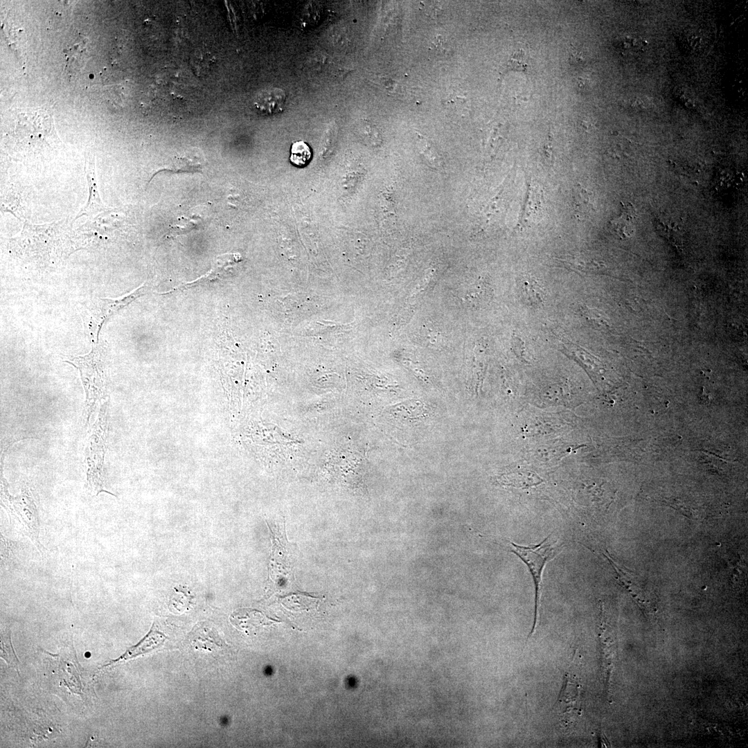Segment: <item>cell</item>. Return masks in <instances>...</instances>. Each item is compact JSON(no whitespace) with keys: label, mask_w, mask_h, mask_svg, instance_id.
I'll return each instance as SVG.
<instances>
[{"label":"cell","mask_w":748,"mask_h":748,"mask_svg":"<svg viewBox=\"0 0 748 748\" xmlns=\"http://www.w3.org/2000/svg\"><path fill=\"white\" fill-rule=\"evenodd\" d=\"M1 504L8 515L10 524L28 537L42 554L44 547L39 539V512L30 490L25 485L20 495L12 496L9 493L6 480L1 477Z\"/></svg>","instance_id":"cell-1"},{"label":"cell","mask_w":748,"mask_h":748,"mask_svg":"<svg viewBox=\"0 0 748 748\" xmlns=\"http://www.w3.org/2000/svg\"><path fill=\"white\" fill-rule=\"evenodd\" d=\"M107 404L106 401L100 407L98 419L89 431L90 434L85 449L87 475L85 487L96 495L103 492L114 495L105 489L103 472L107 436Z\"/></svg>","instance_id":"cell-2"},{"label":"cell","mask_w":748,"mask_h":748,"mask_svg":"<svg viewBox=\"0 0 748 748\" xmlns=\"http://www.w3.org/2000/svg\"><path fill=\"white\" fill-rule=\"evenodd\" d=\"M68 362L79 369L80 373L86 393L82 422L87 425L98 402L104 399L107 395L102 351L98 346L93 345L92 350L88 355L75 357Z\"/></svg>","instance_id":"cell-3"},{"label":"cell","mask_w":748,"mask_h":748,"mask_svg":"<svg viewBox=\"0 0 748 748\" xmlns=\"http://www.w3.org/2000/svg\"><path fill=\"white\" fill-rule=\"evenodd\" d=\"M557 542L551 540L549 535L537 544L522 546L511 542V551L516 554L527 566L532 576L535 585V613L531 631L528 638L534 634L539 617L540 605V590L543 570L546 563L554 558Z\"/></svg>","instance_id":"cell-4"},{"label":"cell","mask_w":748,"mask_h":748,"mask_svg":"<svg viewBox=\"0 0 748 748\" xmlns=\"http://www.w3.org/2000/svg\"><path fill=\"white\" fill-rule=\"evenodd\" d=\"M145 283L134 290L130 294L116 299H101L94 307L91 315V326H89L91 335H98L104 322L114 313L131 303L136 298L145 294Z\"/></svg>","instance_id":"cell-5"},{"label":"cell","mask_w":748,"mask_h":748,"mask_svg":"<svg viewBox=\"0 0 748 748\" xmlns=\"http://www.w3.org/2000/svg\"><path fill=\"white\" fill-rule=\"evenodd\" d=\"M286 95L278 87H267L260 90L254 96L253 105L260 115L271 116L281 112L285 107Z\"/></svg>","instance_id":"cell-6"},{"label":"cell","mask_w":748,"mask_h":748,"mask_svg":"<svg viewBox=\"0 0 748 748\" xmlns=\"http://www.w3.org/2000/svg\"><path fill=\"white\" fill-rule=\"evenodd\" d=\"M188 639L194 648L202 651L213 652L226 646L217 632L204 624L197 625L190 633Z\"/></svg>","instance_id":"cell-7"},{"label":"cell","mask_w":748,"mask_h":748,"mask_svg":"<svg viewBox=\"0 0 748 748\" xmlns=\"http://www.w3.org/2000/svg\"><path fill=\"white\" fill-rule=\"evenodd\" d=\"M655 226L660 234L678 251H683L684 223L682 218L663 215L656 218Z\"/></svg>","instance_id":"cell-8"},{"label":"cell","mask_w":748,"mask_h":748,"mask_svg":"<svg viewBox=\"0 0 748 748\" xmlns=\"http://www.w3.org/2000/svg\"><path fill=\"white\" fill-rule=\"evenodd\" d=\"M239 260V254L237 253H224L218 256L215 260L214 265L211 269L206 274L193 281L185 283L177 286L168 292H172L175 290L183 288L190 287L200 283L211 282L216 278H219L222 275H224L227 269L231 268L233 265L238 262Z\"/></svg>","instance_id":"cell-9"},{"label":"cell","mask_w":748,"mask_h":748,"mask_svg":"<svg viewBox=\"0 0 748 748\" xmlns=\"http://www.w3.org/2000/svg\"><path fill=\"white\" fill-rule=\"evenodd\" d=\"M522 301L531 308H540L544 303L546 293L543 286L534 277L522 276L518 280Z\"/></svg>","instance_id":"cell-10"},{"label":"cell","mask_w":748,"mask_h":748,"mask_svg":"<svg viewBox=\"0 0 748 748\" xmlns=\"http://www.w3.org/2000/svg\"><path fill=\"white\" fill-rule=\"evenodd\" d=\"M579 691L578 681L572 675L566 674L556 702L560 704L562 713H571L574 709L578 711Z\"/></svg>","instance_id":"cell-11"},{"label":"cell","mask_w":748,"mask_h":748,"mask_svg":"<svg viewBox=\"0 0 748 748\" xmlns=\"http://www.w3.org/2000/svg\"><path fill=\"white\" fill-rule=\"evenodd\" d=\"M636 213L630 203H621L620 215L611 221L616 233L622 238L630 237L635 231Z\"/></svg>","instance_id":"cell-12"},{"label":"cell","mask_w":748,"mask_h":748,"mask_svg":"<svg viewBox=\"0 0 748 748\" xmlns=\"http://www.w3.org/2000/svg\"><path fill=\"white\" fill-rule=\"evenodd\" d=\"M232 624L240 630H251L270 623V619L263 614L251 609H241L233 612L230 617Z\"/></svg>","instance_id":"cell-13"},{"label":"cell","mask_w":748,"mask_h":748,"mask_svg":"<svg viewBox=\"0 0 748 748\" xmlns=\"http://www.w3.org/2000/svg\"><path fill=\"white\" fill-rule=\"evenodd\" d=\"M163 639H165V637L162 635V634L156 632L154 628H153L152 627L151 631L149 632L148 636H146L144 639L139 644L137 645V646L132 648L131 649L127 650V652L120 659L115 660L114 661H118L122 659H127L129 658H132L135 655L148 652L149 650L155 648L157 646H158V645L161 644L163 642Z\"/></svg>","instance_id":"cell-14"},{"label":"cell","mask_w":748,"mask_h":748,"mask_svg":"<svg viewBox=\"0 0 748 748\" xmlns=\"http://www.w3.org/2000/svg\"><path fill=\"white\" fill-rule=\"evenodd\" d=\"M312 157L311 148L305 142L298 141L292 143L290 157L292 165L298 168H303L310 163Z\"/></svg>","instance_id":"cell-15"},{"label":"cell","mask_w":748,"mask_h":748,"mask_svg":"<svg viewBox=\"0 0 748 748\" xmlns=\"http://www.w3.org/2000/svg\"><path fill=\"white\" fill-rule=\"evenodd\" d=\"M197 154V153H193L192 151L185 156L176 158V162L174 163L175 167L168 170L175 172L200 170L202 168V162L198 161Z\"/></svg>","instance_id":"cell-16"},{"label":"cell","mask_w":748,"mask_h":748,"mask_svg":"<svg viewBox=\"0 0 748 748\" xmlns=\"http://www.w3.org/2000/svg\"><path fill=\"white\" fill-rule=\"evenodd\" d=\"M418 148L426 160L435 168H442V160L432 144L422 136H419Z\"/></svg>","instance_id":"cell-17"},{"label":"cell","mask_w":748,"mask_h":748,"mask_svg":"<svg viewBox=\"0 0 748 748\" xmlns=\"http://www.w3.org/2000/svg\"><path fill=\"white\" fill-rule=\"evenodd\" d=\"M1 657L19 673V660L11 643L10 632L1 633Z\"/></svg>","instance_id":"cell-18"},{"label":"cell","mask_w":748,"mask_h":748,"mask_svg":"<svg viewBox=\"0 0 748 748\" xmlns=\"http://www.w3.org/2000/svg\"><path fill=\"white\" fill-rule=\"evenodd\" d=\"M507 483L517 487H529L537 485L542 479L534 473L521 472L510 474L507 477Z\"/></svg>","instance_id":"cell-19"},{"label":"cell","mask_w":748,"mask_h":748,"mask_svg":"<svg viewBox=\"0 0 748 748\" xmlns=\"http://www.w3.org/2000/svg\"><path fill=\"white\" fill-rule=\"evenodd\" d=\"M337 138V125L331 123L324 132L322 143L320 148L319 154L321 157H327L332 151Z\"/></svg>","instance_id":"cell-20"},{"label":"cell","mask_w":748,"mask_h":748,"mask_svg":"<svg viewBox=\"0 0 748 748\" xmlns=\"http://www.w3.org/2000/svg\"><path fill=\"white\" fill-rule=\"evenodd\" d=\"M559 261L564 265L578 271L594 269L598 268L599 266L596 262L579 256H567L564 258H560Z\"/></svg>","instance_id":"cell-21"},{"label":"cell","mask_w":748,"mask_h":748,"mask_svg":"<svg viewBox=\"0 0 748 748\" xmlns=\"http://www.w3.org/2000/svg\"><path fill=\"white\" fill-rule=\"evenodd\" d=\"M507 66L510 69L528 71L530 68L529 57L523 49L518 50L511 55Z\"/></svg>","instance_id":"cell-22"},{"label":"cell","mask_w":748,"mask_h":748,"mask_svg":"<svg viewBox=\"0 0 748 748\" xmlns=\"http://www.w3.org/2000/svg\"><path fill=\"white\" fill-rule=\"evenodd\" d=\"M489 297V288L484 285H478L470 291L467 299L473 304L479 305L488 301Z\"/></svg>","instance_id":"cell-23"},{"label":"cell","mask_w":748,"mask_h":748,"mask_svg":"<svg viewBox=\"0 0 748 748\" xmlns=\"http://www.w3.org/2000/svg\"><path fill=\"white\" fill-rule=\"evenodd\" d=\"M577 192L578 193L575 196L576 209L578 212L580 211L582 213L587 211L589 203L587 192L580 187H578Z\"/></svg>","instance_id":"cell-24"},{"label":"cell","mask_w":748,"mask_h":748,"mask_svg":"<svg viewBox=\"0 0 748 748\" xmlns=\"http://www.w3.org/2000/svg\"><path fill=\"white\" fill-rule=\"evenodd\" d=\"M435 1H427L421 2V8L424 12L428 16L438 19L441 13V9L439 8L438 4Z\"/></svg>","instance_id":"cell-25"}]
</instances>
